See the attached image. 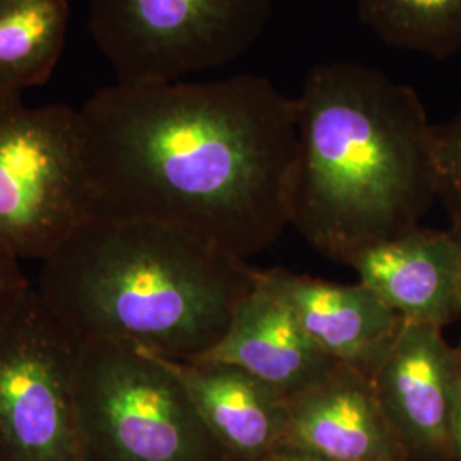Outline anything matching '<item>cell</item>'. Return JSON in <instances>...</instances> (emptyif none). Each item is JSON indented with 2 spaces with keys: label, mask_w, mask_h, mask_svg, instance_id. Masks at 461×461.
Wrapping results in <instances>:
<instances>
[{
  "label": "cell",
  "mask_w": 461,
  "mask_h": 461,
  "mask_svg": "<svg viewBox=\"0 0 461 461\" xmlns=\"http://www.w3.org/2000/svg\"><path fill=\"white\" fill-rule=\"evenodd\" d=\"M258 461H330L325 460V458H321V456H318V455H313V453H310V451H304V449H301V447H296V446L291 445H282L276 449V451H272L270 455H267L265 458Z\"/></svg>",
  "instance_id": "19"
},
{
  "label": "cell",
  "mask_w": 461,
  "mask_h": 461,
  "mask_svg": "<svg viewBox=\"0 0 461 461\" xmlns=\"http://www.w3.org/2000/svg\"><path fill=\"white\" fill-rule=\"evenodd\" d=\"M93 214L77 110L0 96V251L41 264Z\"/></svg>",
  "instance_id": "5"
},
{
  "label": "cell",
  "mask_w": 461,
  "mask_h": 461,
  "mask_svg": "<svg viewBox=\"0 0 461 461\" xmlns=\"http://www.w3.org/2000/svg\"><path fill=\"white\" fill-rule=\"evenodd\" d=\"M166 359V357H165ZM230 461H258L285 441V398L245 369L166 359Z\"/></svg>",
  "instance_id": "13"
},
{
  "label": "cell",
  "mask_w": 461,
  "mask_h": 461,
  "mask_svg": "<svg viewBox=\"0 0 461 461\" xmlns=\"http://www.w3.org/2000/svg\"><path fill=\"white\" fill-rule=\"evenodd\" d=\"M296 106L293 226L339 264L419 226L436 198L426 108L356 62L314 66Z\"/></svg>",
  "instance_id": "2"
},
{
  "label": "cell",
  "mask_w": 461,
  "mask_h": 461,
  "mask_svg": "<svg viewBox=\"0 0 461 461\" xmlns=\"http://www.w3.org/2000/svg\"><path fill=\"white\" fill-rule=\"evenodd\" d=\"M274 0H93L89 30L120 84L182 81L245 55Z\"/></svg>",
  "instance_id": "6"
},
{
  "label": "cell",
  "mask_w": 461,
  "mask_h": 461,
  "mask_svg": "<svg viewBox=\"0 0 461 461\" xmlns=\"http://www.w3.org/2000/svg\"><path fill=\"white\" fill-rule=\"evenodd\" d=\"M74 395L84 461H230L161 356L77 342Z\"/></svg>",
  "instance_id": "4"
},
{
  "label": "cell",
  "mask_w": 461,
  "mask_h": 461,
  "mask_svg": "<svg viewBox=\"0 0 461 461\" xmlns=\"http://www.w3.org/2000/svg\"><path fill=\"white\" fill-rule=\"evenodd\" d=\"M19 264L0 251V329L14 316L33 289Z\"/></svg>",
  "instance_id": "17"
},
{
  "label": "cell",
  "mask_w": 461,
  "mask_h": 461,
  "mask_svg": "<svg viewBox=\"0 0 461 461\" xmlns=\"http://www.w3.org/2000/svg\"><path fill=\"white\" fill-rule=\"evenodd\" d=\"M451 234L458 245V251H460V277H461V219L451 221Z\"/></svg>",
  "instance_id": "20"
},
{
  "label": "cell",
  "mask_w": 461,
  "mask_h": 461,
  "mask_svg": "<svg viewBox=\"0 0 461 461\" xmlns=\"http://www.w3.org/2000/svg\"><path fill=\"white\" fill-rule=\"evenodd\" d=\"M67 0H0V96L47 83L64 51Z\"/></svg>",
  "instance_id": "14"
},
{
  "label": "cell",
  "mask_w": 461,
  "mask_h": 461,
  "mask_svg": "<svg viewBox=\"0 0 461 461\" xmlns=\"http://www.w3.org/2000/svg\"><path fill=\"white\" fill-rule=\"evenodd\" d=\"M253 285L245 260L165 224L93 214L41 262L36 296L77 340L194 363Z\"/></svg>",
  "instance_id": "3"
},
{
  "label": "cell",
  "mask_w": 461,
  "mask_h": 461,
  "mask_svg": "<svg viewBox=\"0 0 461 461\" xmlns=\"http://www.w3.org/2000/svg\"><path fill=\"white\" fill-rule=\"evenodd\" d=\"M357 14L393 49L436 60L461 51V0H357Z\"/></svg>",
  "instance_id": "15"
},
{
  "label": "cell",
  "mask_w": 461,
  "mask_h": 461,
  "mask_svg": "<svg viewBox=\"0 0 461 461\" xmlns=\"http://www.w3.org/2000/svg\"><path fill=\"white\" fill-rule=\"evenodd\" d=\"M347 265L407 321L443 329L461 316L460 251L451 230L417 226L364 248Z\"/></svg>",
  "instance_id": "10"
},
{
  "label": "cell",
  "mask_w": 461,
  "mask_h": 461,
  "mask_svg": "<svg viewBox=\"0 0 461 461\" xmlns=\"http://www.w3.org/2000/svg\"><path fill=\"white\" fill-rule=\"evenodd\" d=\"M455 373L443 329L403 320L371 383L409 461H455Z\"/></svg>",
  "instance_id": "8"
},
{
  "label": "cell",
  "mask_w": 461,
  "mask_h": 461,
  "mask_svg": "<svg viewBox=\"0 0 461 461\" xmlns=\"http://www.w3.org/2000/svg\"><path fill=\"white\" fill-rule=\"evenodd\" d=\"M77 120L95 214L176 228L241 260L293 224L296 106L267 77L116 83Z\"/></svg>",
  "instance_id": "1"
},
{
  "label": "cell",
  "mask_w": 461,
  "mask_h": 461,
  "mask_svg": "<svg viewBox=\"0 0 461 461\" xmlns=\"http://www.w3.org/2000/svg\"><path fill=\"white\" fill-rule=\"evenodd\" d=\"M287 403L284 445L330 461H409L371 379L339 364Z\"/></svg>",
  "instance_id": "11"
},
{
  "label": "cell",
  "mask_w": 461,
  "mask_h": 461,
  "mask_svg": "<svg viewBox=\"0 0 461 461\" xmlns=\"http://www.w3.org/2000/svg\"><path fill=\"white\" fill-rule=\"evenodd\" d=\"M255 276L284 299L323 354L373 379L393 346L403 318L369 287L361 282L313 279L285 268H255Z\"/></svg>",
  "instance_id": "9"
},
{
  "label": "cell",
  "mask_w": 461,
  "mask_h": 461,
  "mask_svg": "<svg viewBox=\"0 0 461 461\" xmlns=\"http://www.w3.org/2000/svg\"><path fill=\"white\" fill-rule=\"evenodd\" d=\"M430 150L436 198L443 202L451 221L461 219V112L443 125H432Z\"/></svg>",
  "instance_id": "16"
},
{
  "label": "cell",
  "mask_w": 461,
  "mask_h": 461,
  "mask_svg": "<svg viewBox=\"0 0 461 461\" xmlns=\"http://www.w3.org/2000/svg\"><path fill=\"white\" fill-rule=\"evenodd\" d=\"M453 445L455 461H461V344L456 347V373L453 395Z\"/></svg>",
  "instance_id": "18"
},
{
  "label": "cell",
  "mask_w": 461,
  "mask_h": 461,
  "mask_svg": "<svg viewBox=\"0 0 461 461\" xmlns=\"http://www.w3.org/2000/svg\"><path fill=\"white\" fill-rule=\"evenodd\" d=\"M194 363L236 366L262 379L284 398L313 386L339 363L301 329L284 299L255 276L222 339Z\"/></svg>",
  "instance_id": "12"
},
{
  "label": "cell",
  "mask_w": 461,
  "mask_h": 461,
  "mask_svg": "<svg viewBox=\"0 0 461 461\" xmlns=\"http://www.w3.org/2000/svg\"><path fill=\"white\" fill-rule=\"evenodd\" d=\"M77 340L32 289L0 329V461H84Z\"/></svg>",
  "instance_id": "7"
}]
</instances>
